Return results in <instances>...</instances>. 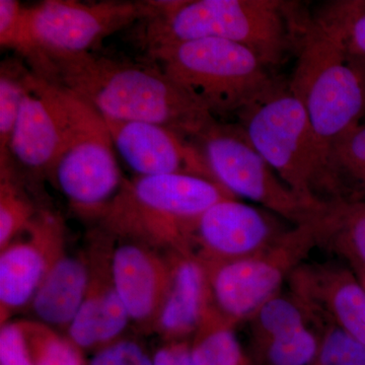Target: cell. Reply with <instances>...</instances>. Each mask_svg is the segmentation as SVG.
<instances>
[{
  "mask_svg": "<svg viewBox=\"0 0 365 365\" xmlns=\"http://www.w3.org/2000/svg\"><path fill=\"white\" fill-rule=\"evenodd\" d=\"M104 120L115 150L139 177L190 174L216 182L198 146L176 132L148 122Z\"/></svg>",
  "mask_w": 365,
  "mask_h": 365,
  "instance_id": "obj_14",
  "label": "cell"
},
{
  "mask_svg": "<svg viewBox=\"0 0 365 365\" xmlns=\"http://www.w3.org/2000/svg\"><path fill=\"white\" fill-rule=\"evenodd\" d=\"M287 282L319 325L337 327L365 345V288L351 269L304 262Z\"/></svg>",
  "mask_w": 365,
  "mask_h": 365,
  "instance_id": "obj_15",
  "label": "cell"
},
{
  "mask_svg": "<svg viewBox=\"0 0 365 365\" xmlns=\"http://www.w3.org/2000/svg\"><path fill=\"white\" fill-rule=\"evenodd\" d=\"M237 198L217 182L190 174L124 180L101 216L106 232L168 252L190 253L196 220L215 204Z\"/></svg>",
  "mask_w": 365,
  "mask_h": 365,
  "instance_id": "obj_3",
  "label": "cell"
},
{
  "mask_svg": "<svg viewBox=\"0 0 365 365\" xmlns=\"http://www.w3.org/2000/svg\"><path fill=\"white\" fill-rule=\"evenodd\" d=\"M248 323L254 349L297 329L321 327L309 309L290 292H279L264 302Z\"/></svg>",
  "mask_w": 365,
  "mask_h": 365,
  "instance_id": "obj_22",
  "label": "cell"
},
{
  "mask_svg": "<svg viewBox=\"0 0 365 365\" xmlns=\"http://www.w3.org/2000/svg\"><path fill=\"white\" fill-rule=\"evenodd\" d=\"M90 281L88 258L60 252L31 302L38 322L67 330L85 299Z\"/></svg>",
  "mask_w": 365,
  "mask_h": 365,
  "instance_id": "obj_19",
  "label": "cell"
},
{
  "mask_svg": "<svg viewBox=\"0 0 365 365\" xmlns=\"http://www.w3.org/2000/svg\"><path fill=\"white\" fill-rule=\"evenodd\" d=\"M33 71L20 60L6 59L0 66V170L11 169V145L21 104L32 83Z\"/></svg>",
  "mask_w": 365,
  "mask_h": 365,
  "instance_id": "obj_23",
  "label": "cell"
},
{
  "mask_svg": "<svg viewBox=\"0 0 365 365\" xmlns=\"http://www.w3.org/2000/svg\"><path fill=\"white\" fill-rule=\"evenodd\" d=\"M0 45L18 52L31 69L40 61V52L29 23L28 7L16 0H0Z\"/></svg>",
  "mask_w": 365,
  "mask_h": 365,
  "instance_id": "obj_29",
  "label": "cell"
},
{
  "mask_svg": "<svg viewBox=\"0 0 365 365\" xmlns=\"http://www.w3.org/2000/svg\"><path fill=\"white\" fill-rule=\"evenodd\" d=\"M317 220L295 225L262 253L241 260L205 265L211 304L216 311L237 326L248 321L264 302L279 294L283 283L319 247Z\"/></svg>",
  "mask_w": 365,
  "mask_h": 365,
  "instance_id": "obj_8",
  "label": "cell"
},
{
  "mask_svg": "<svg viewBox=\"0 0 365 365\" xmlns=\"http://www.w3.org/2000/svg\"><path fill=\"white\" fill-rule=\"evenodd\" d=\"M105 120L78 137L50 177L76 212L101 216L117 195L124 178Z\"/></svg>",
  "mask_w": 365,
  "mask_h": 365,
  "instance_id": "obj_12",
  "label": "cell"
},
{
  "mask_svg": "<svg viewBox=\"0 0 365 365\" xmlns=\"http://www.w3.org/2000/svg\"><path fill=\"white\" fill-rule=\"evenodd\" d=\"M235 327L211 304L190 340L192 364L250 365L235 334Z\"/></svg>",
  "mask_w": 365,
  "mask_h": 365,
  "instance_id": "obj_21",
  "label": "cell"
},
{
  "mask_svg": "<svg viewBox=\"0 0 365 365\" xmlns=\"http://www.w3.org/2000/svg\"><path fill=\"white\" fill-rule=\"evenodd\" d=\"M168 253L172 280L153 330L165 343L190 341L211 306L207 267L195 255Z\"/></svg>",
  "mask_w": 365,
  "mask_h": 365,
  "instance_id": "obj_18",
  "label": "cell"
},
{
  "mask_svg": "<svg viewBox=\"0 0 365 365\" xmlns=\"http://www.w3.org/2000/svg\"><path fill=\"white\" fill-rule=\"evenodd\" d=\"M109 241L98 239L86 256L90 281L83 304L66 330V337L81 351L93 353L123 338L131 323L115 287Z\"/></svg>",
  "mask_w": 365,
  "mask_h": 365,
  "instance_id": "obj_17",
  "label": "cell"
},
{
  "mask_svg": "<svg viewBox=\"0 0 365 365\" xmlns=\"http://www.w3.org/2000/svg\"><path fill=\"white\" fill-rule=\"evenodd\" d=\"M351 270L354 272L355 275H356V277L359 278L362 287L365 288V269L357 268L351 269Z\"/></svg>",
  "mask_w": 365,
  "mask_h": 365,
  "instance_id": "obj_35",
  "label": "cell"
},
{
  "mask_svg": "<svg viewBox=\"0 0 365 365\" xmlns=\"http://www.w3.org/2000/svg\"><path fill=\"white\" fill-rule=\"evenodd\" d=\"M103 119L71 91L33 72L9 145L11 168L50 176L76 139Z\"/></svg>",
  "mask_w": 365,
  "mask_h": 365,
  "instance_id": "obj_7",
  "label": "cell"
},
{
  "mask_svg": "<svg viewBox=\"0 0 365 365\" xmlns=\"http://www.w3.org/2000/svg\"><path fill=\"white\" fill-rule=\"evenodd\" d=\"M365 169V122H359L338 137L327 153L322 198L330 202L343 181Z\"/></svg>",
  "mask_w": 365,
  "mask_h": 365,
  "instance_id": "obj_24",
  "label": "cell"
},
{
  "mask_svg": "<svg viewBox=\"0 0 365 365\" xmlns=\"http://www.w3.org/2000/svg\"><path fill=\"white\" fill-rule=\"evenodd\" d=\"M0 365H34L20 321L1 325Z\"/></svg>",
  "mask_w": 365,
  "mask_h": 365,
  "instance_id": "obj_32",
  "label": "cell"
},
{
  "mask_svg": "<svg viewBox=\"0 0 365 365\" xmlns=\"http://www.w3.org/2000/svg\"><path fill=\"white\" fill-rule=\"evenodd\" d=\"M148 54L215 119L237 117L283 86L256 53L227 40L188 41Z\"/></svg>",
  "mask_w": 365,
  "mask_h": 365,
  "instance_id": "obj_5",
  "label": "cell"
},
{
  "mask_svg": "<svg viewBox=\"0 0 365 365\" xmlns=\"http://www.w3.org/2000/svg\"><path fill=\"white\" fill-rule=\"evenodd\" d=\"M348 61L351 64L353 68L359 74L365 88V57H349L347 56Z\"/></svg>",
  "mask_w": 365,
  "mask_h": 365,
  "instance_id": "obj_34",
  "label": "cell"
},
{
  "mask_svg": "<svg viewBox=\"0 0 365 365\" xmlns=\"http://www.w3.org/2000/svg\"><path fill=\"white\" fill-rule=\"evenodd\" d=\"M334 200L365 202V169L341 182Z\"/></svg>",
  "mask_w": 365,
  "mask_h": 365,
  "instance_id": "obj_33",
  "label": "cell"
},
{
  "mask_svg": "<svg viewBox=\"0 0 365 365\" xmlns=\"http://www.w3.org/2000/svg\"><path fill=\"white\" fill-rule=\"evenodd\" d=\"M111 270L115 287L131 323L153 330L172 280L169 253L133 241L112 249Z\"/></svg>",
  "mask_w": 365,
  "mask_h": 365,
  "instance_id": "obj_16",
  "label": "cell"
},
{
  "mask_svg": "<svg viewBox=\"0 0 365 365\" xmlns=\"http://www.w3.org/2000/svg\"><path fill=\"white\" fill-rule=\"evenodd\" d=\"M250 143L304 202L322 207V167L309 116L282 86L239 114Z\"/></svg>",
  "mask_w": 365,
  "mask_h": 365,
  "instance_id": "obj_6",
  "label": "cell"
},
{
  "mask_svg": "<svg viewBox=\"0 0 365 365\" xmlns=\"http://www.w3.org/2000/svg\"><path fill=\"white\" fill-rule=\"evenodd\" d=\"M321 332L322 327H304L255 348V353L262 365H313Z\"/></svg>",
  "mask_w": 365,
  "mask_h": 365,
  "instance_id": "obj_26",
  "label": "cell"
},
{
  "mask_svg": "<svg viewBox=\"0 0 365 365\" xmlns=\"http://www.w3.org/2000/svg\"><path fill=\"white\" fill-rule=\"evenodd\" d=\"M40 78L63 86L104 118L160 125L186 139L195 140L217 120L157 64L93 52L46 55Z\"/></svg>",
  "mask_w": 365,
  "mask_h": 365,
  "instance_id": "obj_1",
  "label": "cell"
},
{
  "mask_svg": "<svg viewBox=\"0 0 365 365\" xmlns=\"http://www.w3.org/2000/svg\"><path fill=\"white\" fill-rule=\"evenodd\" d=\"M0 251L32 222L37 215L32 201L14 180L13 169L0 170Z\"/></svg>",
  "mask_w": 365,
  "mask_h": 365,
  "instance_id": "obj_28",
  "label": "cell"
},
{
  "mask_svg": "<svg viewBox=\"0 0 365 365\" xmlns=\"http://www.w3.org/2000/svg\"><path fill=\"white\" fill-rule=\"evenodd\" d=\"M218 184L237 198L248 199L294 225L317 220L326 204L302 200L255 150L239 124L215 123L195 139Z\"/></svg>",
  "mask_w": 365,
  "mask_h": 365,
  "instance_id": "obj_9",
  "label": "cell"
},
{
  "mask_svg": "<svg viewBox=\"0 0 365 365\" xmlns=\"http://www.w3.org/2000/svg\"><path fill=\"white\" fill-rule=\"evenodd\" d=\"M287 223L267 209L225 199L196 220L190 253L206 266L248 258L271 248L295 227Z\"/></svg>",
  "mask_w": 365,
  "mask_h": 365,
  "instance_id": "obj_11",
  "label": "cell"
},
{
  "mask_svg": "<svg viewBox=\"0 0 365 365\" xmlns=\"http://www.w3.org/2000/svg\"><path fill=\"white\" fill-rule=\"evenodd\" d=\"M157 1H101L81 4L72 0H46L28 7L29 23L40 52L46 55L81 54L96 51L106 38L133 25L155 18Z\"/></svg>",
  "mask_w": 365,
  "mask_h": 365,
  "instance_id": "obj_10",
  "label": "cell"
},
{
  "mask_svg": "<svg viewBox=\"0 0 365 365\" xmlns=\"http://www.w3.org/2000/svg\"><path fill=\"white\" fill-rule=\"evenodd\" d=\"M34 365H86L83 351L66 336L38 321H20Z\"/></svg>",
  "mask_w": 365,
  "mask_h": 365,
  "instance_id": "obj_27",
  "label": "cell"
},
{
  "mask_svg": "<svg viewBox=\"0 0 365 365\" xmlns=\"http://www.w3.org/2000/svg\"><path fill=\"white\" fill-rule=\"evenodd\" d=\"M160 11L146 20L148 53L188 41L223 39L245 46L270 68L297 47L300 11L277 0L162 1Z\"/></svg>",
  "mask_w": 365,
  "mask_h": 365,
  "instance_id": "obj_2",
  "label": "cell"
},
{
  "mask_svg": "<svg viewBox=\"0 0 365 365\" xmlns=\"http://www.w3.org/2000/svg\"><path fill=\"white\" fill-rule=\"evenodd\" d=\"M313 365H365V345L337 327L323 326Z\"/></svg>",
  "mask_w": 365,
  "mask_h": 365,
  "instance_id": "obj_30",
  "label": "cell"
},
{
  "mask_svg": "<svg viewBox=\"0 0 365 365\" xmlns=\"http://www.w3.org/2000/svg\"><path fill=\"white\" fill-rule=\"evenodd\" d=\"M295 48L297 66L288 90L302 102L309 116L323 185L331 144L365 118V88L340 41L304 14L300 16Z\"/></svg>",
  "mask_w": 365,
  "mask_h": 365,
  "instance_id": "obj_4",
  "label": "cell"
},
{
  "mask_svg": "<svg viewBox=\"0 0 365 365\" xmlns=\"http://www.w3.org/2000/svg\"><path fill=\"white\" fill-rule=\"evenodd\" d=\"M314 20L340 41L349 57H365V1L327 4Z\"/></svg>",
  "mask_w": 365,
  "mask_h": 365,
  "instance_id": "obj_25",
  "label": "cell"
},
{
  "mask_svg": "<svg viewBox=\"0 0 365 365\" xmlns=\"http://www.w3.org/2000/svg\"><path fill=\"white\" fill-rule=\"evenodd\" d=\"M88 365H153V359L138 342L122 338L93 353Z\"/></svg>",
  "mask_w": 365,
  "mask_h": 365,
  "instance_id": "obj_31",
  "label": "cell"
},
{
  "mask_svg": "<svg viewBox=\"0 0 365 365\" xmlns=\"http://www.w3.org/2000/svg\"><path fill=\"white\" fill-rule=\"evenodd\" d=\"M317 225L319 248L339 256L350 269H365V202L330 201Z\"/></svg>",
  "mask_w": 365,
  "mask_h": 365,
  "instance_id": "obj_20",
  "label": "cell"
},
{
  "mask_svg": "<svg viewBox=\"0 0 365 365\" xmlns=\"http://www.w3.org/2000/svg\"><path fill=\"white\" fill-rule=\"evenodd\" d=\"M25 232V240H14L0 254L1 325L31 304L50 263L66 249L63 222L50 211L38 210Z\"/></svg>",
  "mask_w": 365,
  "mask_h": 365,
  "instance_id": "obj_13",
  "label": "cell"
}]
</instances>
